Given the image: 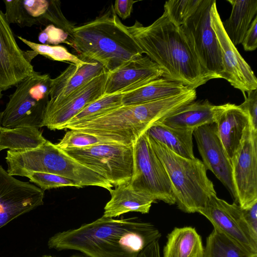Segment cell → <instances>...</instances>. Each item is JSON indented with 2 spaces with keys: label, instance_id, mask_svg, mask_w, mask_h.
I'll return each instance as SVG.
<instances>
[{
  "label": "cell",
  "instance_id": "cell-38",
  "mask_svg": "<svg viewBox=\"0 0 257 257\" xmlns=\"http://www.w3.org/2000/svg\"><path fill=\"white\" fill-rule=\"evenodd\" d=\"M138 2L133 0H116L113 5L115 14L120 18L125 20L130 17L134 4Z\"/></svg>",
  "mask_w": 257,
  "mask_h": 257
},
{
  "label": "cell",
  "instance_id": "cell-32",
  "mask_svg": "<svg viewBox=\"0 0 257 257\" xmlns=\"http://www.w3.org/2000/svg\"><path fill=\"white\" fill-rule=\"evenodd\" d=\"M17 37L38 55L40 54L53 60L69 62L78 67L82 66L88 62L71 53L63 46L42 44L31 41L21 36Z\"/></svg>",
  "mask_w": 257,
  "mask_h": 257
},
{
  "label": "cell",
  "instance_id": "cell-16",
  "mask_svg": "<svg viewBox=\"0 0 257 257\" xmlns=\"http://www.w3.org/2000/svg\"><path fill=\"white\" fill-rule=\"evenodd\" d=\"M211 25L220 49L224 70L223 78L243 94L257 89V79L251 67L231 42L223 28L216 1L210 10Z\"/></svg>",
  "mask_w": 257,
  "mask_h": 257
},
{
  "label": "cell",
  "instance_id": "cell-10",
  "mask_svg": "<svg viewBox=\"0 0 257 257\" xmlns=\"http://www.w3.org/2000/svg\"><path fill=\"white\" fill-rule=\"evenodd\" d=\"M63 151L101 176L113 186L128 183L131 181L134 145L103 144Z\"/></svg>",
  "mask_w": 257,
  "mask_h": 257
},
{
  "label": "cell",
  "instance_id": "cell-14",
  "mask_svg": "<svg viewBox=\"0 0 257 257\" xmlns=\"http://www.w3.org/2000/svg\"><path fill=\"white\" fill-rule=\"evenodd\" d=\"M38 54L17 44L4 13L0 10V89L17 85L35 71L31 62Z\"/></svg>",
  "mask_w": 257,
  "mask_h": 257
},
{
  "label": "cell",
  "instance_id": "cell-34",
  "mask_svg": "<svg viewBox=\"0 0 257 257\" xmlns=\"http://www.w3.org/2000/svg\"><path fill=\"white\" fill-rule=\"evenodd\" d=\"M27 177L31 182L36 184L44 191L68 186L79 188V186L72 180L54 174L34 172Z\"/></svg>",
  "mask_w": 257,
  "mask_h": 257
},
{
  "label": "cell",
  "instance_id": "cell-44",
  "mask_svg": "<svg viewBox=\"0 0 257 257\" xmlns=\"http://www.w3.org/2000/svg\"><path fill=\"white\" fill-rule=\"evenodd\" d=\"M2 90L0 89V100L2 97L3 94H2Z\"/></svg>",
  "mask_w": 257,
  "mask_h": 257
},
{
  "label": "cell",
  "instance_id": "cell-24",
  "mask_svg": "<svg viewBox=\"0 0 257 257\" xmlns=\"http://www.w3.org/2000/svg\"><path fill=\"white\" fill-rule=\"evenodd\" d=\"M188 88L162 77L124 92L122 103L123 105L146 103L178 95Z\"/></svg>",
  "mask_w": 257,
  "mask_h": 257
},
{
  "label": "cell",
  "instance_id": "cell-29",
  "mask_svg": "<svg viewBox=\"0 0 257 257\" xmlns=\"http://www.w3.org/2000/svg\"><path fill=\"white\" fill-rule=\"evenodd\" d=\"M109 144L125 145L134 144L130 140L120 137L91 134L76 130H70L56 145L62 150H67Z\"/></svg>",
  "mask_w": 257,
  "mask_h": 257
},
{
  "label": "cell",
  "instance_id": "cell-41",
  "mask_svg": "<svg viewBox=\"0 0 257 257\" xmlns=\"http://www.w3.org/2000/svg\"><path fill=\"white\" fill-rule=\"evenodd\" d=\"M69 257H85L81 254H75L70 256Z\"/></svg>",
  "mask_w": 257,
  "mask_h": 257
},
{
  "label": "cell",
  "instance_id": "cell-42",
  "mask_svg": "<svg viewBox=\"0 0 257 257\" xmlns=\"http://www.w3.org/2000/svg\"><path fill=\"white\" fill-rule=\"evenodd\" d=\"M2 118H3V112L0 111V128L2 127Z\"/></svg>",
  "mask_w": 257,
  "mask_h": 257
},
{
  "label": "cell",
  "instance_id": "cell-2",
  "mask_svg": "<svg viewBox=\"0 0 257 257\" xmlns=\"http://www.w3.org/2000/svg\"><path fill=\"white\" fill-rule=\"evenodd\" d=\"M126 28L143 54L161 69L162 77L193 89L208 81L181 27L164 12L148 26L136 21Z\"/></svg>",
  "mask_w": 257,
  "mask_h": 257
},
{
  "label": "cell",
  "instance_id": "cell-26",
  "mask_svg": "<svg viewBox=\"0 0 257 257\" xmlns=\"http://www.w3.org/2000/svg\"><path fill=\"white\" fill-rule=\"evenodd\" d=\"M147 132L150 138L164 145L178 155L189 159L195 158L193 131L172 128L157 122Z\"/></svg>",
  "mask_w": 257,
  "mask_h": 257
},
{
  "label": "cell",
  "instance_id": "cell-43",
  "mask_svg": "<svg viewBox=\"0 0 257 257\" xmlns=\"http://www.w3.org/2000/svg\"><path fill=\"white\" fill-rule=\"evenodd\" d=\"M40 257H55V256H51V255H42V256H40Z\"/></svg>",
  "mask_w": 257,
  "mask_h": 257
},
{
  "label": "cell",
  "instance_id": "cell-27",
  "mask_svg": "<svg viewBox=\"0 0 257 257\" xmlns=\"http://www.w3.org/2000/svg\"><path fill=\"white\" fill-rule=\"evenodd\" d=\"M232 6L230 17L222 22L223 28L235 46L241 44L257 13L256 0H227Z\"/></svg>",
  "mask_w": 257,
  "mask_h": 257
},
{
  "label": "cell",
  "instance_id": "cell-22",
  "mask_svg": "<svg viewBox=\"0 0 257 257\" xmlns=\"http://www.w3.org/2000/svg\"><path fill=\"white\" fill-rule=\"evenodd\" d=\"M222 105H215L208 100L193 101L157 122L168 126L194 131L205 124L215 122Z\"/></svg>",
  "mask_w": 257,
  "mask_h": 257
},
{
  "label": "cell",
  "instance_id": "cell-6",
  "mask_svg": "<svg viewBox=\"0 0 257 257\" xmlns=\"http://www.w3.org/2000/svg\"><path fill=\"white\" fill-rule=\"evenodd\" d=\"M20 163L26 176L34 172L48 173L68 178L79 188L95 186L109 191L113 187L101 176L82 165L48 140L36 148L24 151Z\"/></svg>",
  "mask_w": 257,
  "mask_h": 257
},
{
  "label": "cell",
  "instance_id": "cell-36",
  "mask_svg": "<svg viewBox=\"0 0 257 257\" xmlns=\"http://www.w3.org/2000/svg\"><path fill=\"white\" fill-rule=\"evenodd\" d=\"M244 96V101L239 106L249 115L251 124L257 130V89L247 92V96Z\"/></svg>",
  "mask_w": 257,
  "mask_h": 257
},
{
  "label": "cell",
  "instance_id": "cell-30",
  "mask_svg": "<svg viewBox=\"0 0 257 257\" xmlns=\"http://www.w3.org/2000/svg\"><path fill=\"white\" fill-rule=\"evenodd\" d=\"M123 93L104 95L83 109L64 124L61 130H64L66 126L82 123L98 117L122 105Z\"/></svg>",
  "mask_w": 257,
  "mask_h": 257
},
{
  "label": "cell",
  "instance_id": "cell-39",
  "mask_svg": "<svg viewBox=\"0 0 257 257\" xmlns=\"http://www.w3.org/2000/svg\"><path fill=\"white\" fill-rule=\"evenodd\" d=\"M243 215L252 230L257 232V202L251 207L242 209Z\"/></svg>",
  "mask_w": 257,
  "mask_h": 257
},
{
  "label": "cell",
  "instance_id": "cell-20",
  "mask_svg": "<svg viewBox=\"0 0 257 257\" xmlns=\"http://www.w3.org/2000/svg\"><path fill=\"white\" fill-rule=\"evenodd\" d=\"M105 70L95 61H88L80 67L70 64L59 75L51 79L49 100L58 101L64 99Z\"/></svg>",
  "mask_w": 257,
  "mask_h": 257
},
{
  "label": "cell",
  "instance_id": "cell-33",
  "mask_svg": "<svg viewBox=\"0 0 257 257\" xmlns=\"http://www.w3.org/2000/svg\"><path fill=\"white\" fill-rule=\"evenodd\" d=\"M201 0H170L164 5V12L175 25L181 27L196 10Z\"/></svg>",
  "mask_w": 257,
  "mask_h": 257
},
{
  "label": "cell",
  "instance_id": "cell-13",
  "mask_svg": "<svg viewBox=\"0 0 257 257\" xmlns=\"http://www.w3.org/2000/svg\"><path fill=\"white\" fill-rule=\"evenodd\" d=\"M108 71L92 79L67 97L58 101L48 100L44 113L41 127L60 130L83 109L104 94Z\"/></svg>",
  "mask_w": 257,
  "mask_h": 257
},
{
  "label": "cell",
  "instance_id": "cell-12",
  "mask_svg": "<svg viewBox=\"0 0 257 257\" xmlns=\"http://www.w3.org/2000/svg\"><path fill=\"white\" fill-rule=\"evenodd\" d=\"M235 200L242 209L257 202V130L250 123L231 160Z\"/></svg>",
  "mask_w": 257,
  "mask_h": 257
},
{
  "label": "cell",
  "instance_id": "cell-9",
  "mask_svg": "<svg viewBox=\"0 0 257 257\" xmlns=\"http://www.w3.org/2000/svg\"><path fill=\"white\" fill-rule=\"evenodd\" d=\"M215 0H201L194 13L181 26L208 80L223 78L221 54L210 22V10Z\"/></svg>",
  "mask_w": 257,
  "mask_h": 257
},
{
  "label": "cell",
  "instance_id": "cell-35",
  "mask_svg": "<svg viewBox=\"0 0 257 257\" xmlns=\"http://www.w3.org/2000/svg\"><path fill=\"white\" fill-rule=\"evenodd\" d=\"M69 34L53 24L47 25L38 35V40L42 44L58 45L67 43Z\"/></svg>",
  "mask_w": 257,
  "mask_h": 257
},
{
  "label": "cell",
  "instance_id": "cell-17",
  "mask_svg": "<svg viewBox=\"0 0 257 257\" xmlns=\"http://www.w3.org/2000/svg\"><path fill=\"white\" fill-rule=\"evenodd\" d=\"M193 136L206 169L214 174L235 200L231 162L218 135L215 122L196 128Z\"/></svg>",
  "mask_w": 257,
  "mask_h": 257
},
{
  "label": "cell",
  "instance_id": "cell-19",
  "mask_svg": "<svg viewBox=\"0 0 257 257\" xmlns=\"http://www.w3.org/2000/svg\"><path fill=\"white\" fill-rule=\"evenodd\" d=\"M215 122L220 140L231 162L246 129L251 123L250 118L238 105L227 103L222 105Z\"/></svg>",
  "mask_w": 257,
  "mask_h": 257
},
{
  "label": "cell",
  "instance_id": "cell-15",
  "mask_svg": "<svg viewBox=\"0 0 257 257\" xmlns=\"http://www.w3.org/2000/svg\"><path fill=\"white\" fill-rule=\"evenodd\" d=\"M44 195L40 188L16 179L0 165V228L43 205Z\"/></svg>",
  "mask_w": 257,
  "mask_h": 257
},
{
  "label": "cell",
  "instance_id": "cell-7",
  "mask_svg": "<svg viewBox=\"0 0 257 257\" xmlns=\"http://www.w3.org/2000/svg\"><path fill=\"white\" fill-rule=\"evenodd\" d=\"M51 80L49 74L34 71L19 83L2 111V126L41 128Z\"/></svg>",
  "mask_w": 257,
  "mask_h": 257
},
{
  "label": "cell",
  "instance_id": "cell-1",
  "mask_svg": "<svg viewBox=\"0 0 257 257\" xmlns=\"http://www.w3.org/2000/svg\"><path fill=\"white\" fill-rule=\"evenodd\" d=\"M137 217L114 219L103 216L78 228L59 232L48 246L57 250H74L88 257H138L161 233L150 222Z\"/></svg>",
  "mask_w": 257,
  "mask_h": 257
},
{
  "label": "cell",
  "instance_id": "cell-5",
  "mask_svg": "<svg viewBox=\"0 0 257 257\" xmlns=\"http://www.w3.org/2000/svg\"><path fill=\"white\" fill-rule=\"evenodd\" d=\"M149 139L166 170L178 208L188 213H198L209 197L216 194L203 162L195 157H181L162 144Z\"/></svg>",
  "mask_w": 257,
  "mask_h": 257
},
{
  "label": "cell",
  "instance_id": "cell-23",
  "mask_svg": "<svg viewBox=\"0 0 257 257\" xmlns=\"http://www.w3.org/2000/svg\"><path fill=\"white\" fill-rule=\"evenodd\" d=\"M109 190L110 200L104 207L102 216L114 218L130 212L142 214L148 213L152 203L156 202L153 198L135 190L130 182L123 184Z\"/></svg>",
  "mask_w": 257,
  "mask_h": 257
},
{
  "label": "cell",
  "instance_id": "cell-21",
  "mask_svg": "<svg viewBox=\"0 0 257 257\" xmlns=\"http://www.w3.org/2000/svg\"><path fill=\"white\" fill-rule=\"evenodd\" d=\"M8 22L21 27L51 23L54 0H3Z\"/></svg>",
  "mask_w": 257,
  "mask_h": 257
},
{
  "label": "cell",
  "instance_id": "cell-11",
  "mask_svg": "<svg viewBox=\"0 0 257 257\" xmlns=\"http://www.w3.org/2000/svg\"><path fill=\"white\" fill-rule=\"evenodd\" d=\"M198 213L211 223L213 229L232 241L249 257H257V232L250 227L238 205L229 204L214 194Z\"/></svg>",
  "mask_w": 257,
  "mask_h": 257
},
{
  "label": "cell",
  "instance_id": "cell-28",
  "mask_svg": "<svg viewBox=\"0 0 257 257\" xmlns=\"http://www.w3.org/2000/svg\"><path fill=\"white\" fill-rule=\"evenodd\" d=\"M46 140L39 128L34 127H19L0 128V152L8 149L22 151L36 148Z\"/></svg>",
  "mask_w": 257,
  "mask_h": 257
},
{
  "label": "cell",
  "instance_id": "cell-37",
  "mask_svg": "<svg viewBox=\"0 0 257 257\" xmlns=\"http://www.w3.org/2000/svg\"><path fill=\"white\" fill-rule=\"evenodd\" d=\"M246 51H252L257 47V17H254L241 43Z\"/></svg>",
  "mask_w": 257,
  "mask_h": 257
},
{
  "label": "cell",
  "instance_id": "cell-8",
  "mask_svg": "<svg viewBox=\"0 0 257 257\" xmlns=\"http://www.w3.org/2000/svg\"><path fill=\"white\" fill-rule=\"evenodd\" d=\"M130 184L135 190L156 201L175 204L170 179L151 146L147 132L134 144L133 169Z\"/></svg>",
  "mask_w": 257,
  "mask_h": 257
},
{
  "label": "cell",
  "instance_id": "cell-3",
  "mask_svg": "<svg viewBox=\"0 0 257 257\" xmlns=\"http://www.w3.org/2000/svg\"><path fill=\"white\" fill-rule=\"evenodd\" d=\"M66 44L73 48L80 59L97 62L108 72L143 54L112 5L94 20L75 26Z\"/></svg>",
  "mask_w": 257,
  "mask_h": 257
},
{
  "label": "cell",
  "instance_id": "cell-25",
  "mask_svg": "<svg viewBox=\"0 0 257 257\" xmlns=\"http://www.w3.org/2000/svg\"><path fill=\"white\" fill-rule=\"evenodd\" d=\"M167 238L162 257L204 256L202 238L194 227H175Z\"/></svg>",
  "mask_w": 257,
  "mask_h": 257
},
{
  "label": "cell",
  "instance_id": "cell-18",
  "mask_svg": "<svg viewBox=\"0 0 257 257\" xmlns=\"http://www.w3.org/2000/svg\"><path fill=\"white\" fill-rule=\"evenodd\" d=\"M162 76L157 64L147 56H139L108 72L104 95L124 93Z\"/></svg>",
  "mask_w": 257,
  "mask_h": 257
},
{
  "label": "cell",
  "instance_id": "cell-4",
  "mask_svg": "<svg viewBox=\"0 0 257 257\" xmlns=\"http://www.w3.org/2000/svg\"><path fill=\"white\" fill-rule=\"evenodd\" d=\"M196 98L188 89L175 96L143 104L121 105L89 120L66 126L65 129L120 137L133 144L150 127Z\"/></svg>",
  "mask_w": 257,
  "mask_h": 257
},
{
  "label": "cell",
  "instance_id": "cell-40",
  "mask_svg": "<svg viewBox=\"0 0 257 257\" xmlns=\"http://www.w3.org/2000/svg\"><path fill=\"white\" fill-rule=\"evenodd\" d=\"M138 257H161L160 253L155 250L145 249L141 251Z\"/></svg>",
  "mask_w": 257,
  "mask_h": 257
},
{
  "label": "cell",
  "instance_id": "cell-31",
  "mask_svg": "<svg viewBox=\"0 0 257 257\" xmlns=\"http://www.w3.org/2000/svg\"><path fill=\"white\" fill-rule=\"evenodd\" d=\"M203 257H249L222 234L213 229L207 237Z\"/></svg>",
  "mask_w": 257,
  "mask_h": 257
}]
</instances>
